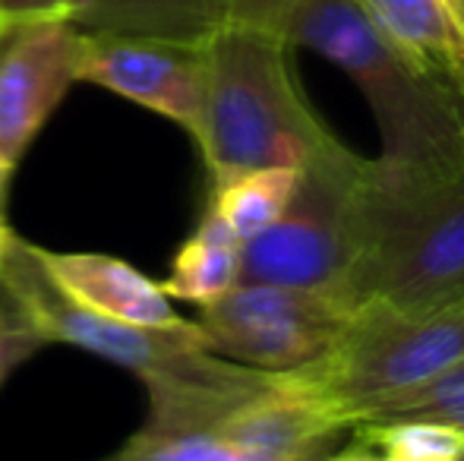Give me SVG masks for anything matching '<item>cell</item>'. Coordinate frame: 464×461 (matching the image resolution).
<instances>
[{
    "label": "cell",
    "mask_w": 464,
    "mask_h": 461,
    "mask_svg": "<svg viewBox=\"0 0 464 461\" xmlns=\"http://www.w3.org/2000/svg\"><path fill=\"white\" fill-rule=\"evenodd\" d=\"M357 256L344 294L404 313L464 303V155L363 158L354 174Z\"/></svg>",
    "instance_id": "6da1fadb"
},
{
    "label": "cell",
    "mask_w": 464,
    "mask_h": 461,
    "mask_svg": "<svg viewBox=\"0 0 464 461\" xmlns=\"http://www.w3.org/2000/svg\"><path fill=\"white\" fill-rule=\"evenodd\" d=\"M287 51L278 32L240 23L206 42V117L196 146L212 184L256 168L304 171L338 146L306 105Z\"/></svg>",
    "instance_id": "7a4b0ae2"
},
{
    "label": "cell",
    "mask_w": 464,
    "mask_h": 461,
    "mask_svg": "<svg viewBox=\"0 0 464 461\" xmlns=\"http://www.w3.org/2000/svg\"><path fill=\"white\" fill-rule=\"evenodd\" d=\"M291 48L332 61L367 99L389 161L464 155L461 86L433 73L357 10L351 0H304L281 29Z\"/></svg>",
    "instance_id": "3957f363"
},
{
    "label": "cell",
    "mask_w": 464,
    "mask_h": 461,
    "mask_svg": "<svg viewBox=\"0 0 464 461\" xmlns=\"http://www.w3.org/2000/svg\"><path fill=\"white\" fill-rule=\"evenodd\" d=\"M464 357V303L404 313L367 301L354 310L338 341L316 360L294 367L300 386L342 427L379 399L433 379Z\"/></svg>",
    "instance_id": "277c9868"
},
{
    "label": "cell",
    "mask_w": 464,
    "mask_h": 461,
    "mask_svg": "<svg viewBox=\"0 0 464 461\" xmlns=\"http://www.w3.org/2000/svg\"><path fill=\"white\" fill-rule=\"evenodd\" d=\"M361 155L344 142L300 171L285 212L240 244L237 284L281 288H338L357 256L354 174Z\"/></svg>",
    "instance_id": "5b68a950"
},
{
    "label": "cell",
    "mask_w": 464,
    "mask_h": 461,
    "mask_svg": "<svg viewBox=\"0 0 464 461\" xmlns=\"http://www.w3.org/2000/svg\"><path fill=\"white\" fill-rule=\"evenodd\" d=\"M0 288L10 297L13 316L48 345H73L114 367L133 373L149 389L178 376L206 348L196 320H180L165 329L127 326L98 316L70 301L54 278L44 272L35 244L13 234L0 265Z\"/></svg>",
    "instance_id": "8992f818"
},
{
    "label": "cell",
    "mask_w": 464,
    "mask_h": 461,
    "mask_svg": "<svg viewBox=\"0 0 464 461\" xmlns=\"http://www.w3.org/2000/svg\"><path fill=\"white\" fill-rule=\"evenodd\" d=\"M354 310L338 288L234 284L202 303L196 326L212 354L259 370H294L335 345Z\"/></svg>",
    "instance_id": "52a82bcc"
},
{
    "label": "cell",
    "mask_w": 464,
    "mask_h": 461,
    "mask_svg": "<svg viewBox=\"0 0 464 461\" xmlns=\"http://www.w3.org/2000/svg\"><path fill=\"white\" fill-rule=\"evenodd\" d=\"M80 82L108 89L146 111L168 117L199 142L206 117V44L86 35Z\"/></svg>",
    "instance_id": "ba28073f"
},
{
    "label": "cell",
    "mask_w": 464,
    "mask_h": 461,
    "mask_svg": "<svg viewBox=\"0 0 464 461\" xmlns=\"http://www.w3.org/2000/svg\"><path fill=\"white\" fill-rule=\"evenodd\" d=\"M86 35L70 19L0 32V155L19 165L44 123L80 82Z\"/></svg>",
    "instance_id": "9c48e42d"
},
{
    "label": "cell",
    "mask_w": 464,
    "mask_h": 461,
    "mask_svg": "<svg viewBox=\"0 0 464 461\" xmlns=\"http://www.w3.org/2000/svg\"><path fill=\"white\" fill-rule=\"evenodd\" d=\"M44 272L80 307L127 326L165 329L180 322L161 282L108 253H54L35 246Z\"/></svg>",
    "instance_id": "30bf717a"
},
{
    "label": "cell",
    "mask_w": 464,
    "mask_h": 461,
    "mask_svg": "<svg viewBox=\"0 0 464 461\" xmlns=\"http://www.w3.org/2000/svg\"><path fill=\"white\" fill-rule=\"evenodd\" d=\"M70 23L86 35L206 44L227 25L225 0H76Z\"/></svg>",
    "instance_id": "8fae6325"
},
{
    "label": "cell",
    "mask_w": 464,
    "mask_h": 461,
    "mask_svg": "<svg viewBox=\"0 0 464 461\" xmlns=\"http://www.w3.org/2000/svg\"><path fill=\"white\" fill-rule=\"evenodd\" d=\"M404 54L452 82H464V35L449 0H351Z\"/></svg>",
    "instance_id": "7c38bea8"
},
{
    "label": "cell",
    "mask_w": 464,
    "mask_h": 461,
    "mask_svg": "<svg viewBox=\"0 0 464 461\" xmlns=\"http://www.w3.org/2000/svg\"><path fill=\"white\" fill-rule=\"evenodd\" d=\"M240 272V240L221 222L215 212L206 209L196 231L180 244L171 259V272L161 282L168 297H180L196 307L218 301L221 294L237 284Z\"/></svg>",
    "instance_id": "4fadbf2b"
},
{
    "label": "cell",
    "mask_w": 464,
    "mask_h": 461,
    "mask_svg": "<svg viewBox=\"0 0 464 461\" xmlns=\"http://www.w3.org/2000/svg\"><path fill=\"white\" fill-rule=\"evenodd\" d=\"M297 168H256V171L234 174V178L212 184L208 212H215L244 244L253 234L269 228L285 212L297 190Z\"/></svg>",
    "instance_id": "5bb4252c"
},
{
    "label": "cell",
    "mask_w": 464,
    "mask_h": 461,
    "mask_svg": "<svg viewBox=\"0 0 464 461\" xmlns=\"http://www.w3.org/2000/svg\"><path fill=\"white\" fill-rule=\"evenodd\" d=\"M389 420H433L464 430V357L433 379L379 399L357 414V424H389Z\"/></svg>",
    "instance_id": "9a60e30c"
},
{
    "label": "cell",
    "mask_w": 464,
    "mask_h": 461,
    "mask_svg": "<svg viewBox=\"0 0 464 461\" xmlns=\"http://www.w3.org/2000/svg\"><path fill=\"white\" fill-rule=\"evenodd\" d=\"M354 443L367 446L382 461H464V430L433 420H389L357 424Z\"/></svg>",
    "instance_id": "2e32d148"
},
{
    "label": "cell",
    "mask_w": 464,
    "mask_h": 461,
    "mask_svg": "<svg viewBox=\"0 0 464 461\" xmlns=\"http://www.w3.org/2000/svg\"><path fill=\"white\" fill-rule=\"evenodd\" d=\"M114 461H278L208 430L159 433L142 427L114 452Z\"/></svg>",
    "instance_id": "e0dca14e"
},
{
    "label": "cell",
    "mask_w": 464,
    "mask_h": 461,
    "mask_svg": "<svg viewBox=\"0 0 464 461\" xmlns=\"http://www.w3.org/2000/svg\"><path fill=\"white\" fill-rule=\"evenodd\" d=\"M225 4H227V23L256 25V29H269L281 35L291 13L304 0H225Z\"/></svg>",
    "instance_id": "ac0fdd59"
},
{
    "label": "cell",
    "mask_w": 464,
    "mask_h": 461,
    "mask_svg": "<svg viewBox=\"0 0 464 461\" xmlns=\"http://www.w3.org/2000/svg\"><path fill=\"white\" fill-rule=\"evenodd\" d=\"M42 348H44V341L38 339L29 326H23L16 316H10L4 335H0V386L16 373V367H23V363L29 360V357H35Z\"/></svg>",
    "instance_id": "d6986e66"
},
{
    "label": "cell",
    "mask_w": 464,
    "mask_h": 461,
    "mask_svg": "<svg viewBox=\"0 0 464 461\" xmlns=\"http://www.w3.org/2000/svg\"><path fill=\"white\" fill-rule=\"evenodd\" d=\"M76 0H0V32L42 19H70Z\"/></svg>",
    "instance_id": "ffe728a7"
},
{
    "label": "cell",
    "mask_w": 464,
    "mask_h": 461,
    "mask_svg": "<svg viewBox=\"0 0 464 461\" xmlns=\"http://www.w3.org/2000/svg\"><path fill=\"white\" fill-rule=\"evenodd\" d=\"M319 461H382V458H379L372 449H367V446L354 443V446H351V449L332 452V456H325V458H319Z\"/></svg>",
    "instance_id": "44dd1931"
},
{
    "label": "cell",
    "mask_w": 464,
    "mask_h": 461,
    "mask_svg": "<svg viewBox=\"0 0 464 461\" xmlns=\"http://www.w3.org/2000/svg\"><path fill=\"white\" fill-rule=\"evenodd\" d=\"M13 168L16 165H10V161L0 155V216H4V209H6V197H10V178H13Z\"/></svg>",
    "instance_id": "7402d4cb"
},
{
    "label": "cell",
    "mask_w": 464,
    "mask_h": 461,
    "mask_svg": "<svg viewBox=\"0 0 464 461\" xmlns=\"http://www.w3.org/2000/svg\"><path fill=\"white\" fill-rule=\"evenodd\" d=\"M10 237H13L10 225H6V218L0 216V265H4V253H6V244H10Z\"/></svg>",
    "instance_id": "603a6c76"
},
{
    "label": "cell",
    "mask_w": 464,
    "mask_h": 461,
    "mask_svg": "<svg viewBox=\"0 0 464 461\" xmlns=\"http://www.w3.org/2000/svg\"><path fill=\"white\" fill-rule=\"evenodd\" d=\"M452 13H455V19H459V29L464 35V0H452Z\"/></svg>",
    "instance_id": "cb8c5ba5"
},
{
    "label": "cell",
    "mask_w": 464,
    "mask_h": 461,
    "mask_svg": "<svg viewBox=\"0 0 464 461\" xmlns=\"http://www.w3.org/2000/svg\"><path fill=\"white\" fill-rule=\"evenodd\" d=\"M6 322H10V313H4V310H0V335H4Z\"/></svg>",
    "instance_id": "d4e9b609"
},
{
    "label": "cell",
    "mask_w": 464,
    "mask_h": 461,
    "mask_svg": "<svg viewBox=\"0 0 464 461\" xmlns=\"http://www.w3.org/2000/svg\"><path fill=\"white\" fill-rule=\"evenodd\" d=\"M461 108H464V82H461Z\"/></svg>",
    "instance_id": "484cf974"
},
{
    "label": "cell",
    "mask_w": 464,
    "mask_h": 461,
    "mask_svg": "<svg viewBox=\"0 0 464 461\" xmlns=\"http://www.w3.org/2000/svg\"><path fill=\"white\" fill-rule=\"evenodd\" d=\"M102 461H114V456H108V458H102Z\"/></svg>",
    "instance_id": "4316f807"
},
{
    "label": "cell",
    "mask_w": 464,
    "mask_h": 461,
    "mask_svg": "<svg viewBox=\"0 0 464 461\" xmlns=\"http://www.w3.org/2000/svg\"><path fill=\"white\" fill-rule=\"evenodd\" d=\"M449 4H452V0H449Z\"/></svg>",
    "instance_id": "83f0119b"
}]
</instances>
